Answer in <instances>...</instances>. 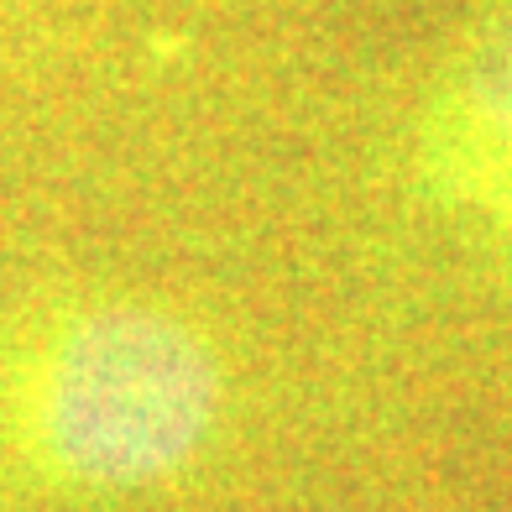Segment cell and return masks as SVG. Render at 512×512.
Wrapping results in <instances>:
<instances>
[{
    "instance_id": "2",
    "label": "cell",
    "mask_w": 512,
    "mask_h": 512,
    "mask_svg": "<svg viewBox=\"0 0 512 512\" xmlns=\"http://www.w3.org/2000/svg\"><path fill=\"white\" fill-rule=\"evenodd\" d=\"M424 199L481 256L512 267V0H476L413 115Z\"/></svg>"
},
{
    "instance_id": "1",
    "label": "cell",
    "mask_w": 512,
    "mask_h": 512,
    "mask_svg": "<svg viewBox=\"0 0 512 512\" xmlns=\"http://www.w3.org/2000/svg\"><path fill=\"white\" fill-rule=\"evenodd\" d=\"M230 366L194 314L84 293L32 314L0 361V429L37 481L79 497L168 486L215 445Z\"/></svg>"
}]
</instances>
